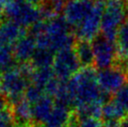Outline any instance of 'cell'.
Listing matches in <instances>:
<instances>
[{"label":"cell","instance_id":"2","mask_svg":"<svg viewBox=\"0 0 128 127\" xmlns=\"http://www.w3.org/2000/svg\"><path fill=\"white\" fill-rule=\"evenodd\" d=\"M127 15L124 0H106L101 21V33L116 41L118 31L126 22Z\"/></svg>","mask_w":128,"mask_h":127},{"label":"cell","instance_id":"24","mask_svg":"<svg viewBox=\"0 0 128 127\" xmlns=\"http://www.w3.org/2000/svg\"><path fill=\"white\" fill-rule=\"evenodd\" d=\"M70 0H48V5L54 8L55 11H58L64 3H68Z\"/></svg>","mask_w":128,"mask_h":127},{"label":"cell","instance_id":"20","mask_svg":"<svg viewBox=\"0 0 128 127\" xmlns=\"http://www.w3.org/2000/svg\"><path fill=\"white\" fill-rule=\"evenodd\" d=\"M112 100L128 114V82L114 94Z\"/></svg>","mask_w":128,"mask_h":127},{"label":"cell","instance_id":"1","mask_svg":"<svg viewBox=\"0 0 128 127\" xmlns=\"http://www.w3.org/2000/svg\"><path fill=\"white\" fill-rule=\"evenodd\" d=\"M74 106L99 104L104 106L111 100L110 94L100 88L97 81V72L92 67L82 68L68 81Z\"/></svg>","mask_w":128,"mask_h":127},{"label":"cell","instance_id":"17","mask_svg":"<svg viewBox=\"0 0 128 127\" xmlns=\"http://www.w3.org/2000/svg\"><path fill=\"white\" fill-rule=\"evenodd\" d=\"M55 54L52 50L46 48H38L30 64L35 69L49 68L52 66Z\"/></svg>","mask_w":128,"mask_h":127},{"label":"cell","instance_id":"26","mask_svg":"<svg viewBox=\"0 0 128 127\" xmlns=\"http://www.w3.org/2000/svg\"><path fill=\"white\" fill-rule=\"evenodd\" d=\"M118 127H128V117L124 118V120H122L119 124Z\"/></svg>","mask_w":128,"mask_h":127},{"label":"cell","instance_id":"19","mask_svg":"<svg viewBox=\"0 0 128 127\" xmlns=\"http://www.w3.org/2000/svg\"><path fill=\"white\" fill-rule=\"evenodd\" d=\"M15 56L12 47L0 48V72L1 74L14 68Z\"/></svg>","mask_w":128,"mask_h":127},{"label":"cell","instance_id":"23","mask_svg":"<svg viewBox=\"0 0 128 127\" xmlns=\"http://www.w3.org/2000/svg\"><path fill=\"white\" fill-rule=\"evenodd\" d=\"M78 127H104L102 120L96 118H88L85 120H78Z\"/></svg>","mask_w":128,"mask_h":127},{"label":"cell","instance_id":"3","mask_svg":"<svg viewBox=\"0 0 128 127\" xmlns=\"http://www.w3.org/2000/svg\"><path fill=\"white\" fill-rule=\"evenodd\" d=\"M1 92L6 97L10 106L15 105L24 98V92L28 88L30 78L20 67L12 68L0 75Z\"/></svg>","mask_w":128,"mask_h":127},{"label":"cell","instance_id":"11","mask_svg":"<svg viewBox=\"0 0 128 127\" xmlns=\"http://www.w3.org/2000/svg\"><path fill=\"white\" fill-rule=\"evenodd\" d=\"M24 29L10 20L0 22V48H13L15 43L25 35Z\"/></svg>","mask_w":128,"mask_h":127},{"label":"cell","instance_id":"9","mask_svg":"<svg viewBox=\"0 0 128 127\" xmlns=\"http://www.w3.org/2000/svg\"><path fill=\"white\" fill-rule=\"evenodd\" d=\"M104 7H105L104 1H96V6L87 19L82 22V24L77 30H75V36H77V39H83L90 41L99 34Z\"/></svg>","mask_w":128,"mask_h":127},{"label":"cell","instance_id":"13","mask_svg":"<svg viewBox=\"0 0 128 127\" xmlns=\"http://www.w3.org/2000/svg\"><path fill=\"white\" fill-rule=\"evenodd\" d=\"M118 57L115 64L128 71V21H126L119 29L116 36Z\"/></svg>","mask_w":128,"mask_h":127},{"label":"cell","instance_id":"5","mask_svg":"<svg viewBox=\"0 0 128 127\" xmlns=\"http://www.w3.org/2000/svg\"><path fill=\"white\" fill-rule=\"evenodd\" d=\"M52 70L54 76L62 81H68L80 71L82 66L73 47L57 52L54 56Z\"/></svg>","mask_w":128,"mask_h":127},{"label":"cell","instance_id":"27","mask_svg":"<svg viewBox=\"0 0 128 127\" xmlns=\"http://www.w3.org/2000/svg\"><path fill=\"white\" fill-rule=\"evenodd\" d=\"M14 127H41V126L36 125L35 124H24V125H15Z\"/></svg>","mask_w":128,"mask_h":127},{"label":"cell","instance_id":"25","mask_svg":"<svg viewBox=\"0 0 128 127\" xmlns=\"http://www.w3.org/2000/svg\"><path fill=\"white\" fill-rule=\"evenodd\" d=\"M8 106H10V105H8V102L7 100V97L3 94H0V111L7 108Z\"/></svg>","mask_w":128,"mask_h":127},{"label":"cell","instance_id":"18","mask_svg":"<svg viewBox=\"0 0 128 127\" xmlns=\"http://www.w3.org/2000/svg\"><path fill=\"white\" fill-rule=\"evenodd\" d=\"M54 73L52 67L49 68H39L35 69L31 77L32 84L42 89L43 91L45 90V87L47 84L54 78Z\"/></svg>","mask_w":128,"mask_h":127},{"label":"cell","instance_id":"6","mask_svg":"<svg viewBox=\"0 0 128 127\" xmlns=\"http://www.w3.org/2000/svg\"><path fill=\"white\" fill-rule=\"evenodd\" d=\"M92 46L94 55V66L98 70L113 66L116 64L118 57L116 41L99 33L92 39Z\"/></svg>","mask_w":128,"mask_h":127},{"label":"cell","instance_id":"15","mask_svg":"<svg viewBox=\"0 0 128 127\" xmlns=\"http://www.w3.org/2000/svg\"><path fill=\"white\" fill-rule=\"evenodd\" d=\"M72 113L70 108L55 104L50 116L42 127H66L71 119Z\"/></svg>","mask_w":128,"mask_h":127},{"label":"cell","instance_id":"7","mask_svg":"<svg viewBox=\"0 0 128 127\" xmlns=\"http://www.w3.org/2000/svg\"><path fill=\"white\" fill-rule=\"evenodd\" d=\"M128 71L118 64L97 71V81L102 91L111 95L127 83Z\"/></svg>","mask_w":128,"mask_h":127},{"label":"cell","instance_id":"22","mask_svg":"<svg viewBox=\"0 0 128 127\" xmlns=\"http://www.w3.org/2000/svg\"><path fill=\"white\" fill-rule=\"evenodd\" d=\"M15 119L10 106L0 111V127H14Z\"/></svg>","mask_w":128,"mask_h":127},{"label":"cell","instance_id":"21","mask_svg":"<svg viewBox=\"0 0 128 127\" xmlns=\"http://www.w3.org/2000/svg\"><path fill=\"white\" fill-rule=\"evenodd\" d=\"M44 95V91L42 89L36 87L35 85H29L28 88L26 89V91L24 92V99L30 105H34L35 103H36L39 99Z\"/></svg>","mask_w":128,"mask_h":127},{"label":"cell","instance_id":"12","mask_svg":"<svg viewBox=\"0 0 128 127\" xmlns=\"http://www.w3.org/2000/svg\"><path fill=\"white\" fill-rule=\"evenodd\" d=\"M55 106L54 98L45 94L32 106L33 124L42 127L46 120L49 119Z\"/></svg>","mask_w":128,"mask_h":127},{"label":"cell","instance_id":"4","mask_svg":"<svg viewBox=\"0 0 128 127\" xmlns=\"http://www.w3.org/2000/svg\"><path fill=\"white\" fill-rule=\"evenodd\" d=\"M3 15L22 28L32 27L43 18L40 8L24 0H13L8 6Z\"/></svg>","mask_w":128,"mask_h":127},{"label":"cell","instance_id":"16","mask_svg":"<svg viewBox=\"0 0 128 127\" xmlns=\"http://www.w3.org/2000/svg\"><path fill=\"white\" fill-rule=\"evenodd\" d=\"M10 106L16 125H24L33 124L32 105H30L24 98Z\"/></svg>","mask_w":128,"mask_h":127},{"label":"cell","instance_id":"10","mask_svg":"<svg viewBox=\"0 0 128 127\" xmlns=\"http://www.w3.org/2000/svg\"><path fill=\"white\" fill-rule=\"evenodd\" d=\"M38 49V44L35 38L30 33L25 34L15 43L13 47L15 60L20 64H29Z\"/></svg>","mask_w":128,"mask_h":127},{"label":"cell","instance_id":"14","mask_svg":"<svg viewBox=\"0 0 128 127\" xmlns=\"http://www.w3.org/2000/svg\"><path fill=\"white\" fill-rule=\"evenodd\" d=\"M78 62L83 68H89L94 66V55L92 43L88 40L77 39L73 46Z\"/></svg>","mask_w":128,"mask_h":127},{"label":"cell","instance_id":"8","mask_svg":"<svg viewBox=\"0 0 128 127\" xmlns=\"http://www.w3.org/2000/svg\"><path fill=\"white\" fill-rule=\"evenodd\" d=\"M96 0H70L64 8V18L73 31L82 24L96 6Z\"/></svg>","mask_w":128,"mask_h":127}]
</instances>
